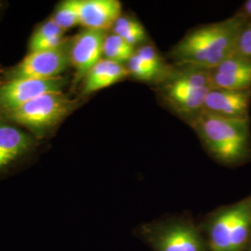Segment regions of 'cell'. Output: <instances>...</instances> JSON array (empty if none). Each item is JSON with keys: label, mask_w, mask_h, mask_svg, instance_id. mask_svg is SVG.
<instances>
[{"label": "cell", "mask_w": 251, "mask_h": 251, "mask_svg": "<svg viewBox=\"0 0 251 251\" xmlns=\"http://www.w3.org/2000/svg\"><path fill=\"white\" fill-rule=\"evenodd\" d=\"M70 68L69 36L63 45L55 50L28 52L14 65L0 66V83L22 79H50L64 75Z\"/></svg>", "instance_id": "52a82bcc"}, {"label": "cell", "mask_w": 251, "mask_h": 251, "mask_svg": "<svg viewBox=\"0 0 251 251\" xmlns=\"http://www.w3.org/2000/svg\"><path fill=\"white\" fill-rule=\"evenodd\" d=\"M108 32L82 28L70 36V63L74 69L71 90L80 86L90 69L102 59L103 42Z\"/></svg>", "instance_id": "9c48e42d"}, {"label": "cell", "mask_w": 251, "mask_h": 251, "mask_svg": "<svg viewBox=\"0 0 251 251\" xmlns=\"http://www.w3.org/2000/svg\"><path fill=\"white\" fill-rule=\"evenodd\" d=\"M209 73L213 89L251 90V62L239 56L231 55Z\"/></svg>", "instance_id": "4fadbf2b"}, {"label": "cell", "mask_w": 251, "mask_h": 251, "mask_svg": "<svg viewBox=\"0 0 251 251\" xmlns=\"http://www.w3.org/2000/svg\"><path fill=\"white\" fill-rule=\"evenodd\" d=\"M84 100L78 97L71 98L63 91L49 92L0 116L20 126L42 142L51 138L63 122L80 107Z\"/></svg>", "instance_id": "277c9868"}, {"label": "cell", "mask_w": 251, "mask_h": 251, "mask_svg": "<svg viewBox=\"0 0 251 251\" xmlns=\"http://www.w3.org/2000/svg\"><path fill=\"white\" fill-rule=\"evenodd\" d=\"M246 251H251V236H250V240H249V244H248V247H247Z\"/></svg>", "instance_id": "603a6c76"}, {"label": "cell", "mask_w": 251, "mask_h": 251, "mask_svg": "<svg viewBox=\"0 0 251 251\" xmlns=\"http://www.w3.org/2000/svg\"><path fill=\"white\" fill-rule=\"evenodd\" d=\"M41 144L35 136L0 116V179L28 166Z\"/></svg>", "instance_id": "ba28073f"}, {"label": "cell", "mask_w": 251, "mask_h": 251, "mask_svg": "<svg viewBox=\"0 0 251 251\" xmlns=\"http://www.w3.org/2000/svg\"><path fill=\"white\" fill-rule=\"evenodd\" d=\"M137 234L152 251H210L206 235L187 217H170L141 225Z\"/></svg>", "instance_id": "8992f818"}, {"label": "cell", "mask_w": 251, "mask_h": 251, "mask_svg": "<svg viewBox=\"0 0 251 251\" xmlns=\"http://www.w3.org/2000/svg\"><path fill=\"white\" fill-rule=\"evenodd\" d=\"M135 50L136 48L126 43L121 37L108 32L103 42L102 58L126 64L134 54Z\"/></svg>", "instance_id": "e0dca14e"}, {"label": "cell", "mask_w": 251, "mask_h": 251, "mask_svg": "<svg viewBox=\"0 0 251 251\" xmlns=\"http://www.w3.org/2000/svg\"><path fill=\"white\" fill-rule=\"evenodd\" d=\"M233 54L251 62V22L241 28Z\"/></svg>", "instance_id": "ffe728a7"}, {"label": "cell", "mask_w": 251, "mask_h": 251, "mask_svg": "<svg viewBox=\"0 0 251 251\" xmlns=\"http://www.w3.org/2000/svg\"><path fill=\"white\" fill-rule=\"evenodd\" d=\"M65 31L59 26L51 17L39 23L28 39V52L55 50L66 41Z\"/></svg>", "instance_id": "9a60e30c"}, {"label": "cell", "mask_w": 251, "mask_h": 251, "mask_svg": "<svg viewBox=\"0 0 251 251\" xmlns=\"http://www.w3.org/2000/svg\"><path fill=\"white\" fill-rule=\"evenodd\" d=\"M154 86L164 106L185 123L202 112L206 95L213 89L208 69L174 64Z\"/></svg>", "instance_id": "3957f363"}, {"label": "cell", "mask_w": 251, "mask_h": 251, "mask_svg": "<svg viewBox=\"0 0 251 251\" xmlns=\"http://www.w3.org/2000/svg\"><path fill=\"white\" fill-rule=\"evenodd\" d=\"M212 159L227 168L251 161V118L233 119L201 112L186 122Z\"/></svg>", "instance_id": "7a4b0ae2"}, {"label": "cell", "mask_w": 251, "mask_h": 251, "mask_svg": "<svg viewBox=\"0 0 251 251\" xmlns=\"http://www.w3.org/2000/svg\"><path fill=\"white\" fill-rule=\"evenodd\" d=\"M235 14L244 19L247 23L251 22V0H247L242 6L235 11Z\"/></svg>", "instance_id": "44dd1931"}, {"label": "cell", "mask_w": 251, "mask_h": 251, "mask_svg": "<svg viewBox=\"0 0 251 251\" xmlns=\"http://www.w3.org/2000/svg\"><path fill=\"white\" fill-rule=\"evenodd\" d=\"M201 229L210 251H246L251 233V195L218 207L206 216Z\"/></svg>", "instance_id": "5b68a950"}, {"label": "cell", "mask_w": 251, "mask_h": 251, "mask_svg": "<svg viewBox=\"0 0 251 251\" xmlns=\"http://www.w3.org/2000/svg\"><path fill=\"white\" fill-rule=\"evenodd\" d=\"M247 22L233 14L221 22L195 27L171 49L174 65L212 69L233 55L238 34Z\"/></svg>", "instance_id": "6da1fadb"}, {"label": "cell", "mask_w": 251, "mask_h": 251, "mask_svg": "<svg viewBox=\"0 0 251 251\" xmlns=\"http://www.w3.org/2000/svg\"><path fill=\"white\" fill-rule=\"evenodd\" d=\"M110 32L121 37L134 48L136 46L144 45L148 39L147 32L143 24L134 16L123 13L116 21Z\"/></svg>", "instance_id": "2e32d148"}, {"label": "cell", "mask_w": 251, "mask_h": 251, "mask_svg": "<svg viewBox=\"0 0 251 251\" xmlns=\"http://www.w3.org/2000/svg\"><path fill=\"white\" fill-rule=\"evenodd\" d=\"M71 84L65 75L50 79H22L0 83V114L16 109L49 93L63 91Z\"/></svg>", "instance_id": "30bf717a"}, {"label": "cell", "mask_w": 251, "mask_h": 251, "mask_svg": "<svg viewBox=\"0 0 251 251\" xmlns=\"http://www.w3.org/2000/svg\"><path fill=\"white\" fill-rule=\"evenodd\" d=\"M125 65L129 74V77L134 78L136 80L152 83L153 85L160 80L159 75L136 52L131 56V58Z\"/></svg>", "instance_id": "d6986e66"}, {"label": "cell", "mask_w": 251, "mask_h": 251, "mask_svg": "<svg viewBox=\"0 0 251 251\" xmlns=\"http://www.w3.org/2000/svg\"><path fill=\"white\" fill-rule=\"evenodd\" d=\"M7 7V3L4 1H0V15L3 13V11L5 10Z\"/></svg>", "instance_id": "7402d4cb"}, {"label": "cell", "mask_w": 251, "mask_h": 251, "mask_svg": "<svg viewBox=\"0 0 251 251\" xmlns=\"http://www.w3.org/2000/svg\"><path fill=\"white\" fill-rule=\"evenodd\" d=\"M50 17L65 32L79 25L78 0H63L54 8Z\"/></svg>", "instance_id": "ac0fdd59"}, {"label": "cell", "mask_w": 251, "mask_h": 251, "mask_svg": "<svg viewBox=\"0 0 251 251\" xmlns=\"http://www.w3.org/2000/svg\"><path fill=\"white\" fill-rule=\"evenodd\" d=\"M251 90L212 89L206 95L202 112L224 118L247 119L250 117Z\"/></svg>", "instance_id": "8fae6325"}, {"label": "cell", "mask_w": 251, "mask_h": 251, "mask_svg": "<svg viewBox=\"0 0 251 251\" xmlns=\"http://www.w3.org/2000/svg\"><path fill=\"white\" fill-rule=\"evenodd\" d=\"M129 77L125 64L101 59L86 75L79 86L78 98L86 100L90 95L104 90Z\"/></svg>", "instance_id": "5bb4252c"}, {"label": "cell", "mask_w": 251, "mask_h": 251, "mask_svg": "<svg viewBox=\"0 0 251 251\" xmlns=\"http://www.w3.org/2000/svg\"><path fill=\"white\" fill-rule=\"evenodd\" d=\"M79 25L82 28L110 32L122 14L118 0H78Z\"/></svg>", "instance_id": "7c38bea8"}]
</instances>
